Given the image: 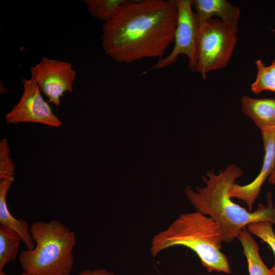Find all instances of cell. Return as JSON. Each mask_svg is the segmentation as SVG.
Returning <instances> with one entry per match:
<instances>
[{
  "label": "cell",
  "instance_id": "1",
  "mask_svg": "<svg viewBox=\"0 0 275 275\" xmlns=\"http://www.w3.org/2000/svg\"><path fill=\"white\" fill-rule=\"evenodd\" d=\"M177 22L174 0H126L103 23L102 46L119 63L161 60L174 41Z\"/></svg>",
  "mask_w": 275,
  "mask_h": 275
},
{
  "label": "cell",
  "instance_id": "2",
  "mask_svg": "<svg viewBox=\"0 0 275 275\" xmlns=\"http://www.w3.org/2000/svg\"><path fill=\"white\" fill-rule=\"evenodd\" d=\"M243 172L234 164L227 166L218 174L213 171L202 176L205 186L194 189L187 186L184 190L187 199L197 211L213 219L219 226L223 241L230 243L237 238L241 232L250 224L268 221L275 225V207L272 194H266L267 205L259 203L255 211H249L232 201L229 190Z\"/></svg>",
  "mask_w": 275,
  "mask_h": 275
},
{
  "label": "cell",
  "instance_id": "3",
  "mask_svg": "<svg viewBox=\"0 0 275 275\" xmlns=\"http://www.w3.org/2000/svg\"><path fill=\"white\" fill-rule=\"evenodd\" d=\"M223 236L217 223L196 211L180 214L168 227L154 236L150 252L153 258L175 246L192 250L209 272L230 273V263L221 251Z\"/></svg>",
  "mask_w": 275,
  "mask_h": 275
},
{
  "label": "cell",
  "instance_id": "4",
  "mask_svg": "<svg viewBox=\"0 0 275 275\" xmlns=\"http://www.w3.org/2000/svg\"><path fill=\"white\" fill-rule=\"evenodd\" d=\"M30 230L36 245L19 256L23 272L29 275H70L76 243L74 232L58 220L35 222Z\"/></svg>",
  "mask_w": 275,
  "mask_h": 275
},
{
  "label": "cell",
  "instance_id": "5",
  "mask_svg": "<svg viewBox=\"0 0 275 275\" xmlns=\"http://www.w3.org/2000/svg\"><path fill=\"white\" fill-rule=\"evenodd\" d=\"M237 35L217 18L200 23L196 71L204 79L209 72L228 65L237 42Z\"/></svg>",
  "mask_w": 275,
  "mask_h": 275
},
{
  "label": "cell",
  "instance_id": "6",
  "mask_svg": "<svg viewBox=\"0 0 275 275\" xmlns=\"http://www.w3.org/2000/svg\"><path fill=\"white\" fill-rule=\"evenodd\" d=\"M177 10V22L175 33L174 46L169 55L159 60L150 70L168 67L176 61L181 54L186 56L188 65L196 72L198 41L200 24L193 10L190 0H174Z\"/></svg>",
  "mask_w": 275,
  "mask_h": 275
},
{
  "label": "cell",
  "instance_id": "7",
  "mask_svg": "<svg viewBox=\"0 0 275 275\" xmlns=\"http://www.w3.org/2000/svg\"><path fill=\"white\" fill-rule=\"evenodd\" d=\"M23 92L18 102L8 113V124L29 122L59 127L61 121L53 114L52 108L43 98L40 88L32 78L23 79Z\"/></svg>",
  "mask_w": 275,
  "mask_h": 275
},
{
  "label": "cell",
  "instance_id": "8",
  "mask_svg": "<svg viewBox=\"0 0 275 275\" xmlns=\"http://www.w3.org/2000/svg\"><path fill=\"white\" fill-rule=\"evenodd\" d=\"M31 78L36 80L45 95L57 106L66 92L72 91L76 72L70 63L43 58L30 68Z\"/></svg>",
  "mask_w": 275,
  "mask_h": 275
},
{
  "label": "cell",
  "instance_id": "9",
  "mask_svg": "<svg viewBox=\"0 0 275 275\" xmlns=\"http://www.w3.org/2000/svg\"><path fill=\"white\" fill-rule=\"evenodd\" d=\"M260 130L264 156L260 173L251 182L244 185L235 183L229 190V197L245 202L249 211H253V204L261 191L263 183L275 169V128Z\"/></svg>",
  "mask_w": 275,
  "mask_h": 275
},
{
  "label": "cell",
  "instance_id": "10",
  "mask_svg": "<svg viewBox=\"0 0 275 275\" xmlns=\"http://www.w3.org/2000/svg\"><path fill=\"white\" fill-rule=\"evenodd\" d=\"M193 6L200 24L216 16L237 35L240 10L226 0H193Z\"/></svg>",
  "mask_w": 275,
  "mask_h": 275
},
{
  "label": "cell",
  "instance_id": "11",
  "mask_svg": "<svg viewBox=\"0 0 275 275\" xmlns=\"http://www.w3.org/2000/svg\"><path fill=\"white\" fill-rule=\"evenodd\" d=\"M15 174L0 178V223L15 231L28 250L35 248L29 224L23 219H17L11 213L7 204L8 192L15 180Z\"/></svg>",
  "mask_w": 275,
  "mask_h": 275
},
{
  "label": "cell",
  "instance_id": "12",
  "mask_svg": "<svg viewBox=\"0 0 275 275\" xmlns=\"http://www.w3.org/2000/svg\"><path fill=\"white\" fill-rule=\"evenodd\" d=\"M241 111L260 129L275 128V98H255L242 96Z\"/></svg>",
  "mask_w": 275,
  "mask_h": 275
},
{
  "label": "cell",
  "instance_id": "13",
  "mask_svg": "<svg viewBox=\"0 0 275 275\" xmlns=\"http://www.w3.org/2000/svg\"><path fill=\"white\" fill-rule=\"evenodd\" d=\"M237 238L242 246L243 254L246 258L249 274L273 275L260 256L257 242L246 228L241 232Z\"/></svg>",
  "mask_w": 275,
  "mask_h": 275
},
{
  "label": "cell",
  "instance_id": "14",
  "mask_svg": "<svg viewBox=\"0 0 275 275\" xmlns=\"http://www.w3.org/2000/svg\"><path fill=\"white\" fill-rule=\"evenodd\" d=\"M22 239L14 230L0 225V270L17 256Z\"/></svg>",
  "mask_w": 275,
  "mask_h": 275
},
{
  "label": "cell",
  "instance_id": "15",
  "mask_svg": "<svg viewBox=\"0 0 275 275\" xmlns=\"http://www.w3.org/2000/svg\"><path fill=\"white\" fill-rule=\"evenodd\" d=\"M126 0H85L91 16L106 23L116 14Z\"/></svg>",
  "mask_w": 275,
  "mask_h": 275
},
{
  "label": "cell",
  "instance_id": "16",
  "mask_svg": "<svg viewBox=\"0 0 275 275\" xmlns=\"http://www.w3.org/2000/svg\"><path fill=\"white\" fill-rule=\"evenodd\" d=\"M255 64L257 73L255 80L251 84V90L256 94H259L264 91L275 93V77L261 60H257Z\"/></svg>",
  "mask_w": 275,
  "mask_h": 275
},
{
  "label": "cell",
  "instance_id": "17",
  "mask_svg": "<svg viewBox=\"0 0 275 275\" xmlns=\"http://www.w3.org/2000/svg\"><path fill=\"white\" fill-rule=\"evenodd\" d=\"M273 224L268 221H260L250 224L247 226L248 231L265 242L273 252L275 258V233ZM275 275V261L273 266L269 269Z\"/></svg>",
  "mask_w": 275,
  "mask_h": 275
},
{
  "label": "cell",
  "instance_id": "18",
  "mask_svg": "<svg viewBox=\"0 0 275 275\" xmlns=\"http://www.w3.org/2000/svg\"><path fill=\"white\" fill-rule=\"evenodd\" d=\"M14 165L10 157V148L7 139L0 141V178L15 174Z\"/></svg>",
  "mask_w": 275,
  "mask_h": 275
},
{
  "label": "cell",
  "instance_id": "19",
  "mask_svg": "<svg viewBox=\"0 0 275 275\" xmlns=\"http://www.w3.org/2000/svg\"><path fill=\"white\" fill-rule=\"evenodd\" d=\"M78 275H117L103 268L94 270L86 269L79 272Z\"/></svg>",
  "mask_w": 275,
  "mask_h": 275
},
{
  "label": "cell",
  "instance_id": "20",
  "mask_svg": "<svg viewBox=\"0 0 275 275\" xmlns=\"http://www.w3.org/2000/svg\"><path fill=\"white\" fill-rule=\"evenodd\" d=\"M269 71L275 77V59H274L270 65L267 66Z\"/></svg>",
  "mask_w": 275,
  "mask_h": 275
},
{
  "label": "cell",
  "instance_id": "21",
  "mask_svg": "<svg viewBox=\"0 0 275 275\" xmlns=\"http://www.w3.org/2000/svg\"><path fill=\"white\" fill-rule=\"evenodd\" d=\"M268 181L270 184H275V169L269 177Z\"/></svg>",
  "mask_w": 275,
  "mask_h": 275
},
{
  "label": "cell",
  "instance_id": "22",
  "mask_svg": "<svg viewBox=\"0 0 275 275\" xmlns=\"http://www.w3.org/2000/svg\"><path fill=\"white\" fill-rule=\"evenodd\" d=\"M0 275H9L7 273H6L3 270H0ZM18 275H29L28 273L23 272L19 274Z\"/></svg>",
  "mask_w": 275,
  "mask_h": 275
},
{
  "label": "cell",
  "instance_id": "23",
  "mask_svg": "<svg viewBox=\"0 0 275 275\" xmlns=\"http://www.w3.org/2000/svg\"><path fill=\"white\" fill-rule=\"evenodd\" d=\"M274 189H275V184H274Z\"/></svg>",
  "mask_w": 275,
  "mask_h": 275
}]
</instances>
